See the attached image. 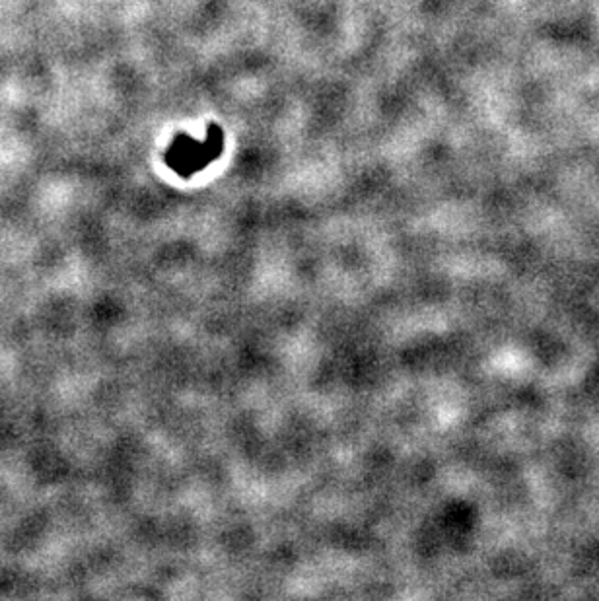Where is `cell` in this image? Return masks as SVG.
<instances>
[{
	"instance_id": "6da1fadb",
	"label": "cell",
	"mask_w": 599,
	"mask_h": 601,
	"mask_svg": "<svg viewBox=\"0 0 599 601\" xmlns=\"http://www.w3.org/2000/svg\"><path fill=\"white\" fill-rule=\"evenodd\" d=\"M222 144H224V137L216 125H211L208 140H205L203 144L179 132L171 142V147L168 148L166 160L181 176H191L201 168H205L208 161L214 160L220 154Z\"/></svg>"
}]
</instances>
